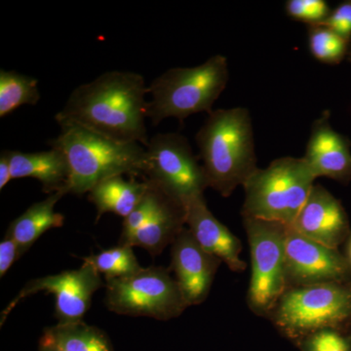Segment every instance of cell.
Segmentation results:
<instances>
[{
	"label": "cell",
	"instance_id": "obj_1",
	"mask_svg": "<svg viewBox=\"0 0 351 351\" xmlns=\"http://www.w3.org/2000/svg\"><path fill=\"white\" fill-rule=\"evenodd\" d=\"M147 94L140 73L108 71L75 88L55 119L58 124H75L112 140L147 147Z\"/></svg>",
	"mask_w": 351,
	"mask_h": 351
},
{
	"label": "cell",
	"instance_id": "obj_2",
	"mask_svg": "<svg viewBox=\"0 0 351 351\" xmlns=\"http://www.w3.org/2000/svg\"><path fill=\"white\" fill-rule=\"evenodd\" d=\"M208 186L228 197L258 169L250 112L213 110L196 134Z\"/></svg>",
	"mask_w": 351,
	"mask_h": 351
},
{
	"label": "cell",
	"instance_id": "obj_3",
	"mask_svg": "<svg viewBox=\"0 0 351 351\" xmlns=\"http://www.w3.org/2000/svg\"><path fill=\"white\" fill-rule=\"evenodd\" d=\"M61 132L50 145L63 152L69 177L66 195H82L98 182L115 177L143 176L145 149L137 143H123L75 124H59Z\"/></svg>",
	"mask_w": 351,
	"mask_h": 351
},
{
	"label": "cell",
	"instance_id": "obj_4",
	"mask_svg": "<svg viewBox=\"0 0 351 351\" xmlns=\"http://www.w3.org/2000/svg\"><path fill=\"white\" fill-rule=\"evenodd\" d=\"M228 76V60L223 55H215L199 66L168 69L147 87L152 96L147 119L157 125L170 117L182 121L196 113H211Z\"/></svg>",
	"mask_w": 351,
	"mask_h": 351
},
{
	"label": "cell",
	"instance_id": "obj_5",
	"mask_svg": "<svg viewBox=\"0 0 351 351\" xmlns=\"http://www.w3.org/2000/svg\"><path fill=\"white\" fill-rule=\"evenodd\" d=\"M315 180L302 157L276 159L245 182L242 216L292 226Z\"/></svg>",
	"mask_w": 351,
	"mask_h": 351
},
{
	"label": "cell",
	"instance_id": "obj_6",
	"mask_svg": "<svg viewBox=\"0 0 351 351\" xmlns=\"http://www.w3.org/2000/svg\"><path fill=\"white\" fill-rule=\"evenodd\" d=\"M269 319L295 343L320 330L351 332V281L288 288Z\"/></svg>",
	"mask_w": 351,
	"mask_h": 351
},
{
	"label": "cell",
	"instance_id": "obj_7",
	"mask_svg": "<svg viewBox=\"0 0 351 351\" xmlns=\"http://www.w3.org/2000/svg\"><path fill=\"white\" fill-rule=\"evenodd\" d=\"M243 225L251 254L247 304L256 315L269 318L288 289L285 247L288 226L251 217H243Z\"/></svg>",
	"mask_w": 351,
	"mask_h": 351
},
{
	"label": "cell",
	"instance_id": "obj_8",
	"mask_svg": "<svg viewBox=\"0 0 351 351\" xmlns=\"http://www.w3.org/2000/svg\"><path fill=\"white\" fill-rule=\"evenodd\" d=\"M105 304L120 315L162 321L179 317L189 307L177 280L162 267H149L133 276L107 280Z\"/></svg>",
	"mask_w": 351,
	"mask_h": 351
},
{
	"label": "cell",
	"instance_id": "obj_9",
	"mask_svg": "<svg viewBox=\"0 0 351 351\" xmlns=\"http://www.w3.org/2000/svg\"><path fill=\"white\" fill-rule=\"evenodd\" d=\"M143 177L186 206L209 188L188 138L177 133L156 134L149 140Z\"/></svg>",
	"mask_w": 351,
	"mask_h": 351
},
{
	"label": "cell",
	"instance_id": "obj_10",
	"mask_svg": "<svg viewBox=\"0 0 351 351\" xmlns=\"http://www.w3.org/2000/svg\"><path fill=\"white\" fill-rule=\"evenodd\" d=\"M101 286V274L86 263L77 269L32 279L3 309L0 325H3L9 314L23 300L41 292L54 295L55 315L59 324L82 321L91 306L92 297Z\"/></svg>",
	"mask_w": 351,
	"mask_h": 351
},
{
	"label": "cell",
	"instance_id": "obj_11",
	"mask_svg": "<svg viewBox=\"0 0 351 351\" xmlns=\"http://www.w3.org/2000/svg\"><path fill=\"white\" fill-rule=\"evenodd\" d=\"M288 288L351 281V265L338 249L306 239L288 226L286 237Z\"/></svg>",
	"mask_w": 351,
	"mask_h": 351
},
{
	"label": "cell",
	"instance_id": "obj_12",
	"mask_svg": "<svg viewBox=\"0 0 351 351\" xmlns=\"http://www.w3.org/2000/svg\"><path fill=\"white\" fill-rule=\"evenodd\" d=\"M172 269L189 306L202 304L209 295L221 262L198 244L188 228L172 244Z\"/></svg>",
	"mask_w": 351,
	"mask_h": 351
},
{
	"label": "cell",
	"instance_id": "obj_13",
	"mask_svg": "<svg viewBox=\"0 0 351 351\" xmlns=\"http://www.w3.org/2000/svg\"><path fill=\"white\" fill-rule=\"evenodd\" d=\"M291 228L306 239L332 249H338L351 234L345 208L320 184H314Z\"/></svg>",
	"mask_w": 351,
	"mask_h": 351
},
{
	"label": "cell",
	"instance_id": "obj_14",
	"mask_svg": "<svg viewBox=\"0 0 351 351\" xmlns=\"http://www.w3.org/2000/svg\"><path fill=\"white\" fill-rule=\"evenodd\" d=\"M186 228L205 251L219 258L232 271L246 269V263L241 258L242 242L212 214L204 196L186 206Z\"/></svg>",
	"mask_w": 351,
	"mask_h": 351
},
{
	"label": "cell",
	"instance_id": "obj_15",
	"mask_svg": "<svg viewBox=\"0 0 351 351\" xmlns=\"http://www.w3.org/2000/svg\"><path fill=\"white\" fill-rule=\"evenodd\" d=\"M302 158L316 179L329 178L343 184L351 181L350 144L330 125L328 112L314 122Z\"/></svg>",
	"mask_w": 351,
	"mask_h": 351
},
{
	"label": "cell",
	"instance_id": "obj_16",
	"mask_svg": "<svg viewBox=\"0 0 351 351\" xmlns=\"http://www.w3.org/2000/svg\"><path fill=\"white\" fill-rule=\"evenodd\" d=\"M8 154L12 179L32 178L40 182L44 193H64L69 169L68 161L60 149L51 147L50 151L46 152L8 151Z\"/></svg>",
	"mask_w": 351,
	"mask_h": 351
},
{
	"label": "cell",
	"instance_id": "obj_17",
	"mask_svg": "<svg viewBox=\"0 0 351 351\" xmlns=\"http://www.w3.org/2000/svg\"><path fill=\"white\" fill-rule=\"evenodd\" d=\"M184 226H186V205L168 195L151 221L131 237L126 246L141 247L152 256L159 255L168 245L173 244L186 228Z\"/></svg>",
	"mask_w": 351,
	"mask_h": 351
},
{
	"label": "cell",
	"instance_id": "obj_18",
	"mask_svg": "<svg viewBox=\"0 0 351 351\" xmlns=\"http://www.w3.org/2000/svg\"><path fill=\"white\" fill-rule=\"evenodd\" d=\"M64 193H55L46 199L34 203L14 219L7 230L6 235L19 245L22 255L38 241L39 237L52 228L64 226L63 214L55 212V206L64 196Z\"/></svg>",
	"mask_w": 351,
	"mask_h": 351
},
{
	"label": "cell",
	"instance_id": "obj_19",
	"mask_svg": "<svg viewBox=\"0 0 351 351\" xmlns=\"http://www.w3.org/2000/svg\"><path fill=\"white\" fill-rule=\"evenodd\" d=\"M147 188L149 184L145 180L138 182L135 177L125 180L122 176H115L98 182L89 191V201L97 209L96 221L105 213L125 219L144 197Z\"/></svg>",
	"mask_w": 351,
	"mask_h": 351
},
{
	"label": "cell",
	"instance_id": "obj_20",
	"mask_svg": "<svg viewBox=\"0 0 351 351\" xmlns=\"http://www.w3.org/2000/svg\"><path fill=\"white\" fill-rule=\"evenodd\" d=\"M45 332L66 351H114L108 335L82 321L58 324Z\"/></svg>",
	"mask_w": 351,
	"mask_h": 351
},
{
	"label": "cell",
	"instance_id": "obj_21",
	"mask_svg": "<svg viewBox=\"0 0 351 351\" xmlns=\"http://www.w3.org/2000/svg\"><path fill=\"white\" fill-rule=\"evenodd\" d=\"M40 100L38 80L15 71H0V117L22 106H36Z\"/></svg>",
	"mask_w": 351,
	"mask_h": 351
},
{
	"label": "cell",
	"instance_id": "obj_22",
	"mask_svg": "<svg viewBox=\"0 0 351 351\" xmlns=\"http://www.w3.org/2000/svg\"><path fill=\"white\" fill-rule=\"evenodd\" d=\"M82 260L91 265L99 274H104L106 281L133 276L144 269L138 263L133 248L123 245L88 256Z\"/></svg>",
	"mask_w": 351,
	"mask_h": 351
},
{
	"label": "cell",
	"instance_id": "obj_23",
	"mask_svg": "<svg viewBox=\"0 0 351 351\" xmlns=\"http://www.w3.org/2000/svg\"><path fill=\"white\" fill-rule=\"evenodd\" d=\"M147 182L149 184V188H147L144 197L138 203L137 206L134 208L129 216L124 219L119 245L126 246L131 237L145 223L151 221L152 217L156 214L159 208L162 205L165 198L169 195L162 189L158 188L156 184L149 181Z\"/></svg>",
	"mask_w": 351,
	"mask_h": 351
},
{
	"label": "cell",
	"instance_id": "obj_24",
	"mask_svg": "<svg viewBox=\"0 0 351 351\" xmlns=\"http://www.w3.org/2000/svg\"><path fill=\"white\" fill-rule=\"evenodd\" d=\"M309 48L316 59L328 64H338L343 60L348 41L336 32L321 25H311Z\"/></svg>",
	"mask_w": 351,
	"mask_h": 351
},
{
	"label": "cell",
	"instance_id": "obj_25",
	"mask_svg": "<svg viewBox=\"0 0 351 351\" xmlns=\"http://www.w3.org/2000/svg\"><path fill=\"white\" fill-rule=\"evenodd\" d=\"M301 351H351V332L324 329L297 341Z\"/></svg>",
	"mask_w": 351,
	"mask_h": 351
},
{
	"label": "cell",
	"instance_id": "obj_26",
	"mask_svg": "<svg viewBox=\"0 0 351 351\" xmlns=\"http://www.w3.org/2000/svg\"><path fill=\"white\" fill-rule=\"evenodd\" d=\"M286 10L291 17L311 25L321 24L331 14L323 0H290L286 4Z\"/></svg>",
	"mask_w": 351,
	"mask_h": 351
},
{
	"label": "cell",
	"instance_id": "obj_27",
	"mask_svg": "<svg viewBox=\"0 0 351 351\" xmlns=\"http://www.w3.org/2000/svg\"><path fill=\"white\" fill-rule=\"evenodd\" d=\"M317 25L331 29L348 41L351 36V2L341 4L324 22Z\"/></svg>",
	"mask_w": 351,
	"mask_h": 351
},
{
	"label": "cell",
	"instance_id": "obj_28",
	"mask_svg": "<svg viewBox=\"0 0 351 351\" xmlns=\"http://www.w3.org/2000/svg\"><path fill=\"white\" fill-rule=\"evenodd\" d=\"M19 245L10 237L5 234L0 243V277L7 274L13 263L22 257Z\"/></svg>",
	"mask_w": 351,
	"mask_h": 351
},
{
	"label": "cell",
	"instance_id": "obj_29",
	"mask_svg": "<svg viewBox=\"0 0 351 351\" xmlns=\"http://www.w3.org/2000/svg\"><path fill=\"white\" fill-rule=\"evenodd\" d=\"M12 179L10 158L8 151H3L0 154V189L5 188L6 184Z\"/></svg>",
	"mask_w": 351,
	"mask_h": 351
},
{
	"label": "cell",
	"instance_id": "obj_30",
	"mask_svg": "<svg viewBox=\"0 0 351 351\" xmlns=\"http://www.w3.org/2000/svg\"><path fill=\"white\" fill-rule=\"evenodd\" d=\"M38 351H66L54 341L47 332H44L39 341Z\"/></svg>",
	"mask_w": 351,
	"mask_h": 351
},
{
	"label": "cell",
	"instance_id": "obj_31",
	"mask_svg": "<svg viewBox=\"0 0 351 351\" xmlns=\"http://www.w3.org/2000/svg\"><path fill=\"white\" fill-rule=\"evenodd\" d=\"M346 257L348 258V262H350L351 265V234L350 237H348V245H346Z\"/></svg>",
	"mask_w": 351,
	"mask_h": 351
}]
</instances>
